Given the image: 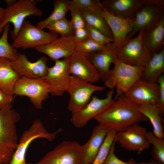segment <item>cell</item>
<instances>
[{
	"label": "cell",
	"instance_id": "6da1fadb",
	"mask_svg": "<svg viewBox=\"0 0 164 164\" xmlns=\"http://www.w3.org/2000/svg\"><path fill=\"white\" fill-rule=\"evenodd\" d=\"M98 125L117 132L129 126L148 120L139 110V105L124 94L114 100L110 106L94 118Z\"/></svg>",
	"mask_w": 164,
	"mask_h": 164
},
{
	"label": "cell",
	"instance_id": "7a4b0ae2",
	"mask_svg": "<svg viewBox=\"0 0 164 164\" xmlns=\"http://www.w3.org/2000/svg\"><path fill=\"white\" fill-rule=\"evenodd\" d=\"M21 119L11 104L0 108V163L9 164L19 139L16 124Z\"/></svg>",
	"mask_w": 164,
	"mask_h": 164
},
{
	"label": "cell",
	"instance_id": "3957f363",
	"mask_svg": "<svg viewBox=\"0 0 164 164\" xmlns=\"http://www.w3.org/2000/svg\"><path fill=\"white\" fill-rule=\"evenodd\" d=\"M114 67L110 69L104 81L105 87L110 89L116 88L114 100L126 93L140 78L144 67L133 66L125 64L115 56Z\"/></svg>",
	"mask_w": 164,
	"mask_h": 164
},
{
	"label": "cell",
	"instance_id": "277c9868",
	"mask_svg": "<svg viewBox=\"0 0 164 164\" xmlns=\"http://www.w3.org/2000/svg\"><path fill=\"white\" fill-rule=\"evenodd\" d=\"M35 0H19L4 9L0 23V37L5 26L11 22L13 25V30L10 33L13 40L16 37L25 19L27 16L40 17L43 11L37 6Z\"/></svg>",
	"mask_w": 164,
	"mask_h": 164
},
{
	"label": "cell",
	"instance_id": "5b68a950",
	"mask_svg": "<svg viewBox=\"0 0 164 164\" xmlns=\"http://www.w3.org/2000/svg\"><path fill=\"white\" fill-rule=\"evenodd\" d=\"M144 30L142 29L134 38L128 39L119 49H116V56L122 62L131 66L144 67L152 54L143 39Z\"/></svg>",
	"mask_w": 164,
	"mask_h": 164
},
{
	"label": "cell",
	"instance_id": "8992f818",
	"mask_svg": "<svg viewBox=\"0 0 164 164\" xmlns=\"http://www.w3.org/2000/svg\"><path fill=\"white\" fill-rule=\"evenodd\" d=\"M62 131V129L60 128L53 132H50L46 129L40 120H35L29 128L22 133L9 164H25L26 163L27 151L32 142L39 138L45 139L49 141H53Z\"/></svg>",
	"mask_w": 164,
	"mask_h": 164
},
{
	"label": "cell",
	"instance_id": "52a82bcc",
	"mask_svg": "<svg viewBox=\"0 0 164 164\" xmlns=\"http://www.w3.org/2000/svg\"><path fill=\"white\" fill-rule=\"evenodd\" d=\"M58 34L43 29L25 20L12 45L16 49L36 48L48 43L58 38Z\"/></svg>",
	"mask_w": 164,
	"mask_h": 164
},
{
	"label": "cell",
	"instance_id": "ba28073f",
	"mask_svg": "<svg viewBox=\"0 0 164 164\" xmlns=\"http://www.w3.org/2000/svg\"><path fill=\"white\" fill-rule=\"evenodd\" d=\"M105 88V86H96L70 75L67 91L70 95L68 110L71 113L80 110L90 102L94 93L103 91Z\"/></svg>",
	"mask_w": 164,
	"mask_h": 164
},
{
	"label": "cell",
	"instance_id": "9c48e42d",
	"mask_svg": "<svg viewBox=\"0 0 164 164\" xmlns=\"http://www.w3.org/2000/svg\"><path fill=\"white\" fill-rule=\"evenodd\" d=\"M35 164H83L81 145L76 141H64Z\"/></svg>",
	"mask_w": 164,
	"mask_h": 164
},
{
	"label": "cell",
	"instance_id": "30bf717a",
	"mask_svg": "<svg viewBox=\"0 0 164 164\" xmlns=\"http://www.w3.org/2000/svg\"><path fill=\"white\" fill-rule=\"evenodd\" d=\"M164 17V1L143 6L135 14L132 29L127 40L142 29L149 31L157 25Z\"/></svg>",
	"mask_w": 164,
	"mask_h": 164
},
{
	"label": "cell",
	"instance_id": "8fae6325",
	"mask_svg": "<svg viewBox=\"0 0 164 164\" xmlns=\"http://www.w3.org/2000/svg\"><path fill=\"white\" fill-rule=\"evenodd\" d=\"M49 94L48 83L43 78L21 77L15 83L14 88V94L28 97L38 109L42 108V102L48 98Z\"/></svg>",
	"mask_w": 164,
	"mask_h": 164
},
{
	"label": "cell",
	"instance_id": "7c38bea8",
	"mask_svg": "<svg viewBox=\"0 0 164 164\" xmlns=\"http://www.w3.org/2000/svg\"><path fill=\"white\" fill-rule=\"evenodd\" d=\"M113 89H110L107 94V97L101 99L94 95L88 104L83 108L71 113L70 121L74 126L80 128L86 125L89 121L102 113L114 101L113 98Z\"/></svg>",
	"mask_w": 164,
	"mask_h": 164
},
{
	"label": "cell",
	"instance_id": "4fadbf2b",
	"mask_svg": "<svg viewBox=\"0 0 164 164\" xmlns=\"http://www.w3.org/2000/svg\"><path fill=\"white\" fill-rule=\"evenodd\" d=\"M70 74L68 58L56 60L54 66L48 67L44 79L48 83L50 94L52 96L62 95L67 91Z\"/></svg>",
	"mask_w": 164,
	"mask_h": 164
},
{
	"label": "cell",
	"instance_id": "5bb4252c",
	"mask_svg": "<svg viewBox=\"0 0 164 164\" xmlns=\"http://www.w3.org/2000/svg\"><path fill=\"white\" fill-rule=\"evenodd\" d=\"M146 128L138 124L132 125L123 131L117 133L114 140L127 151L137 152L138 154L149 148Z\"/></svg>",
	"mask_w": 164,
	"mask_h": 164
},
{
	"label": "cell",
	"instance_id": "9a60e30c",
	"mask_svg": "<svg viewBox=\"0 0 164 164\" xmlns=\"http://www.w3.org/2000/svg\"><path fill=\"white\" fill-rule=\"evenodd\" d=\"M100 4L101 13L112 33L114 40L112 44L115 49H119L127 40L132 28L134 17H126L115 15L104 8L100 2Z\"/></svg>",
	"mask_w": 164,
	"mask_h": 164
},
{
	"label": "cell",
	"instance_id": "2e32d148",
	"mask_svg": "<svg viewBox=\"0 0 164 164\" xmlns=\"http://www.w3.org/2000/svg\"><path fill=\"white\" fill-rule=\"evenodd\" d=\"M48 60L47 58L44 56L32 62L28 60L25 54L19 53L16 59L11 61V64L13 70L20 77L44 78L48 73Z\"/></svg>",
	"mask_w": 164,
	"mask_h": 164
},
{
	"label": "cell",
	"instance_id": "e0dca14e",
	"mask_svg": "<svg viewBox=\"0 0 164 164\" xmlns=\"http://www.w3.org/2000/svg\"><path fill=\"white\" fill-rule=\"evenodd\" d=\"M68 58L72 75L91 83L96 82L100 79L98 71L87 54L75 51Z\"/></svg>",
	"mask_w": 164,
	"mask_h": 164
},
{
	"label": "cell",
	"instance_id": "ac0fdd59",
	"mask_svg": "<svg viewBox=\"0 0 164 164\" xmlns=\"http://www.w3.org/2000/svg\"><path fill=\"white\" fill-rule=\"evenodd\" d=\"M124 94L139 105H156L159 94V85L157 83L140 78Z\"/></svg>",
	"mask_w": 164,
	"mask_h": 164
},
{
	"label": "cell",
	"instance_id": "d6986e66",
	"mask_svg": "<svg viewBox=\"0 0 164 164\" xmlns=\"http://www.w3.org/2000/svg\"><path fill=\"white\" fill-rule=\"evenodd\" d=\"M76 43L73 36H61L35 48L39 52L47 55L55 61L70 57L75 51Z\"/></svg>",
	"mask_w": 164,
	"mask_h": 164
},
{
	"label": "cell",
	"instance_id": "ffe728a7",
	"mask_svg": "<svg viewBox=\"0 0 164 164\" xmlns=\"http://www.w3.org/2000/svg\"><path fill=\"white\" fill-rule=\"evenodd\" d=\"M159 0H102L101 5L112 14L118 16L134 17L144 5L158 2Z\"/></svg>",
	"mask_w": 164,
	"mask_h": 164
},
{
	"label": "cell",
	"instance_id": "44dd1931",
	"mask_svg": "<svg viewBox=\"0 0 164 164\" xmlns=\"http://www.w3.org/2000/svg\"><path fill=\"white\" fill-rule=\"evenodd\" d=\"M109 130L99 125L94 127L89 139L81 145L83 164L94 161Z\"/></svg>",
	"mask_w": 164,
	"mask_h": 164
},
{
	"label": "cell",
	"instance_id": "7402d4cb",
	"mask_svg": "<svg viewBox=\"0 0 164 164\" xmlns=\"http://www.w3.org/2000/svg\"><path fill=\"white\" fill-rule=\"evenodd\" d=\"M116 49L111 43L100 51L87 54L103 82L109 73L111 64L114 62Z\"/></svg>",
	"mask_w": 164,
	"mask_h": 164
},
{
	"label": "cell",
	"instance_id": "603a6c76",
	"mask_svg": "<svg viewBox=\"0 0 164 164\" xmlns=\"http://www.w3.org/2000/svg\"><path fill=\"white\" fill-rule=\"evenodd\" d=\"M20 78L13 69L11 60L0 57V88L6 93L13 95L15 85Z\"/></svg>",
	"mask_w": 164,
	"mask_h": 164
},
{
	"label": "cell",
	"instance_id": "cb8c5ba5",
	"mask_svg": "<svg viewBox=\"0 0 164 164\" xmlns=\"http://www.w3.org/2000/svg\"><path fill=\"white\" fill-rule=\"evenodd\" d=\"M164 72V48L153 54L144 69L140 79L153 83H157L159 78Z\"/></svg>",
	"mask_w": 164,
	"mask_h": 164
},
{
	"label": "cell",
	"instance_id": "d4e9b609",
	"mask_svg": "<svg viewBox=\"0 0 164 164\" xmlns=\"http://www.w3.org/2000/svg\"><path fill=\"white\" fill-rule=\"evenodd\" d=\"M143 39L145 46L152 55L159 52L164 48V17L154 28L144 32Z\"/></svg>",
	"mask_w": 164,
	"mask_h": 164
},
{
	"label": "cell",
	"instance_id": "484cf974",
	"mask_svg": "<svg viewBox=\"0 0 164 164\" xmlns=\"http://www.w3.org/2000/svg\"><path fill=\"white\" fill-rule=\"evenodd\" d=\"M139 110L151 122L153 134L157 137L164 138L163 119L156 105L143 104L139 105Z\"/></svg>",
	"mask_w": 164,
	"mask_h": 164
},
{
	"label": "cell",
	"instance_id": "4316f807",
	"mask_svg": "<svg viewBox=\"0 0 164 164\" xmlns=\"http://www.w3.org/2000/svg\"><path fill=\"white\" fill-rule=\"evenodd\" d=\"M101 8L99 9H87L80 10V12L87 24L113 39L111 30L101 13Z\"/></svg>",
	"mask_w": 164,
	"mask_h": 164
},
{
	"label": "cell",
	"instance_id": "83f0119b",
	"mask_svg": "<svg viewBox=\"0 0 164 164\" xmlns=\"http://www.w3.org/2000/svg\"><path fill=\"white\" fill-rule=\"evenodd\" d=\"M70 0H55L53 5V10L49 16L45 19L38 22L37 26L43 29L50 23L65 17L69 10Z\"/></svg>",
	"mask_w": 164,
	"mask_h": 164
},
{
	"label": "cell",
	"instance_id": "f1b7e54d",
	"mask_svg": "<svg viewBox=\"0 0 164 164\" xmlns=\"http://www.w3.org/2000/svg\"><path fill=\"white\" fill-rule=\"evenodd\" d=\"M10 27L9 23L5 26L0 37V57L7 58L13 61L17 58L19 53L16 49L8 41V33Z\"/></svg>",
	"mask_w": 164,
	"mask_h": 164
},
{
	"label": "cell",
	"instance_id": "f546056e",
	"mask_svg": "<svg viewBox=\"0 0 164 164\" xmlns=\"http://www.w3.org/2000/svg\"><path fill=\"white\" fill-rule=\"evenodd\" d=\"M146 137L150 144L152 145L151 154L153 160L164 164V140L155 136L151 131H147Z\"/></svg>",
	"mask_w": 164,
	"mask_h": 164
},
{
	"label": "cell",
	"instance_id": "4dcf8cb0",
	"mask_svg": "<svg viewBox=\"0 0 164 164\" xmlns=\"http://www.w3.org/2000/svg\"><path fill=\"white\" fill-rule=\"evenodd\" d=\"M52 32L59 34L61 36H73L74 30L70 22L65 17L60 19L52 22L45 28Z\"/></svg>",
	"mask_w": 164,
	"mask_h": 164
},
{
	"label": "cell",
	"instance_id": "1f68e13d",
	"mask_svg": "<svg viewBox=\"0 0 164 164\" xmlns=\"http://www.w3.org/2000/svg\"><path fill=\"white\" fill-rule=\"evenodd\" d=\"M117 132L109 130L94 160L91 164H103L106 159L114 143Z\"/></svg>",
	"mask_w": 164,
	"mask_h": 164
},
{
	"label": "cell",
	"instance_id": "d6a6232c",
	"mask_svg": "<svg viewBox=\"0 0 164 164\" xmlns=\"http://www.w3.org/2000/svg\"><path fill=\"white\" fill-rule=\"evenodd\" d=\"M107 46L102 45L90 38L83 42L76 43L75 51L89 54L100 51Z\"/></svg>",
	"mask_w": 164,
	"mask_h": 164
},
{
	"label": "cell",
	"instance_id": "836d02e7",
	"mask_svg": "<svg viewBox=\"0 0 164 164\" xmlns=\"http://www.w3.org/2000/svg\"><path fill=\"white\" fill-rule=\"evenodd\" d=\"M101 8L98 0H72L70 1L69 5V10L76 9L80 11L87 9Z\"/></svg>",
	"mask_w": 164,
	"mask_h": 164
},
{
	"label": "cell",
	"instance_id": "e575fe53",
	"mask_svg": "<svg viewBox=\"0 0 164 164\" xmlns=\"http://www.w3.org/2000/svg\"><path fill=\"white\" fill-rule=\"evenodd\" d=\"M86 28L90 38L94 41L105 46L113 42V39L104 35L97 29L87 23Z\"/></svg>",
	"mask_w": 164,
	"mask_h": 164
},
{
	"label": "cell",
	"instance_id": "d590c367",
	"mask_svg": "<svg viewBox=\"0 0 164 164\" xmlns=\"http://www.w3.org/2000/svg\"><path fill=\"white\" fill-rule=\"evenodd\" d=\"M116 142L114 141L109 153L106 159L103 164H139L132 158H131L128 161H124L119 159L116 156L115 153V144Z\"/></svg>",
	"mask_w": 164,
	"mask_h": 164
},
{
	"label": "cell",
	"instance_id": "8d00e7d4",
	"mask_svg": "<svg viewBox=\"0 0 164 164\" xmlns=\"http://www.w3.org/2000/svg\"><path fill=\"white\" fill-rule=\"evenodd\" d=\"M70 10L71 19L70 22L74 30L80 28H86L87 23L80 11L76 9H71Z\"/></svg>",
	"mask_w": 164,
	"mask_h": 164
},
{
	"label": "cell",
	"instance_id": "74e56055",
	"mask_svg": "<svg viewBox=\"0 0 164 164\" xmlns=\"http://www.w3.org/2000/svg\"><path fill=\"white\" fill-rule=\"evenodd\" d=\"M157 83L159 86V94L158 103L156 105L160 114L163 117L164 114V75L162 74L158 79Z\"/></svg>",
	"mask_w": 164,
	"mask_h": 164
},
{
	"label": "cell",
	"instance_id": "f35d334b",
	"mask_svg": "<svg viewBox=\"0 0 164 164\" xmlns=\"http://www.w3.org/2000/svg\"><path fill=\"white\" fill-rule=\"evenodd\" d=\"M73 37L76 43L83 42L90 38L86 28H80L75 30Z\"/></svg>",
	"mask_w": 164,
	"mask_h": 164
},
{
	"label": "cell",
	"instance_id": "ab89813d",
	"mask_svg": "<svg viewBox=\"0 0 164 164\" xmlns=\"http://www.w3.org/2000/svg\"><path fill=\"white\" fill-rule=\"evenodd\" d=\"M13 95L8 94L0 88V108L11 104Z\"/></svg>",
	"mask_w": 164,
	"mask_h": 164
},
{
	"label": "cell",
	"instance_id": "60d3db41",
	"mask_svg": "<svg viewBox=\"0 0 164 164\" xmlns=\"http://www.w3.org/2000/svg\"><path fill=\"white\" fill-rule=\"evenodd\" d=\"M4 10V9L0 6V23L2 17Z\"/></svg>",
	"mask_w": 164,
	"mask_h": 164
},
{
	"label": "cell",
	"instance_id": "b9f144b4",
	"mask_svg": "<svg viewBox=\"0 0 164 164\" xmlns=\"http://www.w3.org/2000/svg\"><path fill=\"white\" fill-rule=\"evenodd\" d=\"M5 1L7 6L12 5L16 1L15 0H5Z\"/></svg>",
	"mask_w": 164,
	"mask_h": 164
},
{
	"label": "cell",
	"instance_id": "7bdbcfd3",
	"mask_svg": "<svg viewBox=\"0 0 164 164\" xmlns=\"http://www.w3.org/2000/svg\"><path fill=\"white\" fill-rule=\"evenodd\" d=\"M148 164H162L155 161L153 159H152L150 161L148 162Z\"/></svg>",
	"mask_w": 164,
	"mask_h": 164
},
{
	"label": "cell",
	"instance_id": "ee69618b",
	"mask_svg": "<svg viewBox=\"0 0 164 164\" xmlns=\"http://www.w3.org/2000/svg\"><path fill=\"white\" fill-rule=\"evenodd\" d=\"M139 164H148V162H139Z\"/></svg>",
	"mask_w": 164,
	"mask_h": 164
},
{
	"label": "cell",
	"instance_id": "f6af8a7d",
	"mask_svg": "<svg viewBox=\"0 0 164 164\" xmlns=\"http://www.w3.org/2000/svg\"><path fill=\"white\" fill-rule=\"evenodd\" d=\"M25 164H32L31 163H30V162L28 163V162H26V163H25Z\"/></svg>",
	"mask_w": 164,
	"mask_h": 164
},
{
	"label": "cell",
	"instance_id": "bcb514c9",
	"mask_svg": "<svg viewBox=\"0 0 164 164\" xmlns=\"http://www.w3.org/2000/svg\"><path fill=\"white\" fill-rule=\"evenodd\" d=\"M0 164H5L0 163Z\"/></svg>",
	"mask_w": 164,
	"mask_h": 164
}]
</instances>
